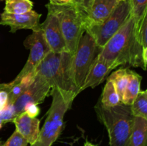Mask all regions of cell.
Here are the masks:
<instances>
[{"label":"cell","mask_w":147,"mask_h":146,"mask_svg":"<svg viewBox=\"0 0 147 146\" xmlns=\"http://www.w3.org/2000/svg\"><path fill=\"white\" fill-rule=\"evenodd\" d=\"M136 34L134 20L130 14L119 31L100 48L98 56L113 70L129 64L146 70L147 54L144 52Z\"/></svg>","instance_id":"1"},{"label":"cell","mask_w":147,"mask_h":146,"mask_svg":"<svg viewBox=\"0 0 147 146\" xmlns=\"http://www.w3.org/2000/svg\"><path fill=\"white\" fill-rule=\"evenodd\" d=\"M73 56L68 52H50L35 70V74L42 77L51 89H57L63 97L71 104L78 94L72 74Z\"/></svg>","instance_id":"2"},{"label":"cell","mask_w":147,"mask_h":146,"mask_svg":"<svg viewBox=\"0 0 147 146\" xmlns=\"http://www.w3.org/2000/svg\"><path fill=\"white\" fill-rule=\"evenodd\" d=\"M95 110L98 120L107 129L110 146H129L134 119L130 106L121 102L106 107L98 102Z\"/></svg>","instance_id":"3"},{"label":"cell","mask_w":147,"mask_h":146,"mask_svg":"<svg viewBox=\"0 0 147 146\" xmlns=\"http://www.w3.org/2000/svg\"><path fill=\"white\" fill-rule=\"evenodd\" d=\"M47 10L57 17L67 45V50L74 54L82 34L85 31L83 14L73 3L65 5L46 4Z\"/></svg>","instance_id":"4"},{"label":"cell","mask_w":147,"mask_h":146,"mask_svg":"<svg viewBox=\"0 0 147 146\" xmlns=\"http://www.w3.org/2000/svg\"><path fill=\"white\" fill-rule=\"evenodd\" d=\"M50 94L53 97V102L47 117L40 130L37 140L30 146H52L63 130L65 114L72 104L63 97L57 89H51Z\"/></svg>","instance_id":"5"},{"label":"cell","mask_w":147,"mask_h":146,"mask_svg":"<svg viewBox=\"0 0 147 146\" xmlns=\"http://www.w3.org/2000/svg\"><path fill=\"white\" fill-rule=\"evenodd\" d=\"M93 37L85 31L78 44L72 60V74L73 82L78 94L93 60L100 51Z\"/></svg>","instance_id":"6"},{"label":"cell","mask_w":147,"mask_h":146,"mask_svg":"<svg viewBox=\"0 0 147 146\" xmlns=\"http://www.w3.org/2000/svg\"><path fill=\"white\" fill-rule=\"evenodd\" d=\"M131 0L121 1L111 15L99 25L93 26L86 31H88L99 48H102L124 24L131 14Z\"/></svg>","instance_id":"7"},{"label":"cell","mask_w":147,"mask_h":146,"mask_svg":"<svg viewBox=\"0 0 147 146\" xmlns=\"http://www.w3.org/2000/svg\"><path fill=\"white\" fill-rule=\"evenodd\" d=\"M24 44L26 48L30 49V53L28 60L16 79H20L24 76L35 74V70L42 60L50 52L42 29L33 31V33L26 38Z\"/></svg>","instance_id":"8"},{"label":"cell","mask_w":147,"mask_h":146,"mask_svg":"<svg viewBox=\"0 0 147 146\" xmlns=\"http://www.w3.org/2000/svg\"><path fill=\"white\" fill-rule=\"evenodd\" d=\"M51 87L40 76L35 74L32 82L20 94L14 102L16 115L24 112V107L29 103L39 104L42 102L50 93Z\"/></svg>","instance_id":"9"},{"label":"cell","mask_w":147,"mask_h":146,"mask_svg":"<svg viewBox=\"0 0 147 146\" xmlns=\"http://www.w3.org/2000/svg\"><path fill=\"white\" fill-rule=\"evenodd\" d=\"M40 28L50 52L55 53L68 52L60 23L54 14L48 11L45 21L40 24Z\"/></svg>","instance_id":"10"},{"label":"cell","mask_w":147,"mask_h":146,"mask_svg":"<svg viewBox=\"0 0 147 146\" xmlns=\"http://www.w3.org/2000/svg\"><path fill=\"white\" fill-rule=\"evenodd\" d=\"M41 14L35 11H28L21 14H9L3 12L1 14V25L9 26L10 27V32L14 33L19 29H32V31L40 30V19Z\"/></svg>","instance_id":"11"},{"label":"cell","mask_w":147,"mask_h":146,"mask_svg":"<svg viewBox=\"0 0 147 146\" xmlns=\"http://www.w3.org/2000/svg\"><path fill=\"white\" fill-rule=\"evenodd\" d=\"M121 0H94L83 15L85 31L93 26L102 24L111 15Z\"/></svg>","instance_id":"12"},{"label":"cell","mask_w":147,"mask_h":146,"mask_svg":"<svg viewBox=\"0 0 147 146\" xmlns=\"http://www.w3.org/2000/svg\"><path fill=\"white\" fill-rule=\"evenodd\" d=\"M13 123L16 130L27 140L30 145L37 140L40 133V120L37 117H30L24 112L17 115Z\"/></svg>","instance_id":"13"},{"label":"cell","mask_w":147,"mask_h":146,"mask_svg":"<svg viewBox=\"0 0 147 146\" xmlns=\"http://www.w3.org/2000/svg\"><path fill=\"white\" fill-rule=\"evenodd\" d=\"M112 70L113 69L111 66L103 61L98 56H96L89 68L80 92L88 87L94 88L100 84Z\"/></svg>","instance_id":"14"},{"label":"cell","mask_w":147,"mask_h":146,"mask_svg":"<svg viewBox=\"0 0 147 146\" xmlns=\"http://www.w3.org/2000/svg\"><path fill=\"white\" fill-rule=\"evenodd\" d=\"M35 74H30L24 76L20 79H14L11 82L0 84V88L6 90L8 93V103L14 104L20 94L28 87L34 80Z\"/></svg>","instance_id":"15"},{"label":"cell","mask_w":147,"mask_h":146,"mask_svg":"<svg viewBox=\"0 0 147 146\" xmlns=\"http://www.w3.org/2000/svg\"><path fill=\"white\" fill-rule=\"evenodd\" d=\"M142 79V76L138 73L128 69V83L121 98V103L126 105H131L141 90Z\"/></svg>","instance_id":"16"},{"label":"cell","mask_w":147,"mask_h":146,"mask_svg":"<svg viewBox=\"0 0 147 146\" xmlns=\"http://www.w3.org/2000/svg\"><path fill=\"white\" fill-rule=\"evenodd\" d=\"M147 120L134 117L129 146H146Z\"/></svg>","instance_id":"17"},{"label":"cell","mask_w":147,"mask_h":146,"mask_svg":"<svg viewBox=\"0 0 147 146\" xmlns=\"http://www.w3.org/2000/svg\"><path fill=\"white\" fill-rule=\"evenodd\" d=\"M100 104L106 107H111L120 104L121 98L116 92L113 82L107 80L106 85L102 93Z\"/></svg>","instance_id":"18"},{"label":"cell","mask_w":147,"mask_h":146,"mask_svg":"<svg viewBox=\"0 0 147 146\" xmlns=\"http://www.w3.org/2000/svg\"><path fill=\"white\" fill-rule=\"evenodd\" d=\"M33 2L30 0H6L4 12L21 14L32 10Z\"/></svg>","instance_id":"19"},{"label":"cell","mask_w":147,"mask_h":146,"mask_svg":"<svg viewBox=\"0 0 147 146\" xmlns=\"http://www.w3.org/2000/svg\"><path fill=\"white\" fill-rule=\"evenodd\" d=\"M108 80L113 82L121 102V98L128 83V68H121L116 70L109 76Z\"/></svg>","instance_id":"20"},{"label":"cell","mask_w":147,"mask_h":146,"mask_svg":"<svg viewBox=\"0 0 147 146\" xmlns=\"http://www.w3.org/2000/svg\"><path fill=\"white\" fill-rule=\"evenodd\" d=\"M131 107L132 115L134 117L147 120V91L140 90Z\"/></svg>","instance_id":"21"},{"label":"cell","mask_w":147,"mask_h":146,"mask_svg":"<svg viewBox=\"0 0 147 146\" xmlns=\"http://www.w3.org/2000/svg\"><path fill=\"white\" fill-rule=\"evenodd\" d=\"M131 15L134 20L135 29L137 33L141 21L147 12V0H131Z\"/></svg>","instance_id":"22"},{"label":"cell","mask_w":147,"mask_h":146,"mask_svg":"<svg viewBox=\"0 0 147 146\" xmlns=\"http://www.w3.org/2000/svg\"><path fill=\"white\" fill-rule=\"evenodd\" d=\"M136 37L138 42L142 47L144 52L147 54V12L141 21Z\"/></svg>","instance_id":"23"},{"label":"cell","mask_w":147,"mask_h":146,"mask_svg":"<svg viewBox=\"0 0 147 146\" xmlns=\"http://www.w3.org/2000/svg\"><path fill=\"white\" fill-rule=\"evenodd\" d=\"M27 140L15 130L8 140L0 146H27Z\"/></svg>","instance_id":"24"},{"label":"cell","mask_w":147,"mask_h":146,"mask_svg":"<svg viewBox=\"0 0 147 146\" xmlns=\"http://www.w3.org/2000/svg\"><path fill=\"white\" fill-rule=\"evenodd\" d=\"M16 116L17 115H16L14 104L8 103L7 106L0 111V121L3 124L9 123V122H12Z\"/></svg>","instance_id":"25"},{"label":"cell","mask_w":147,"mask_h":146,"mask_svg":"<svg viewBox=\"0 0 147 146\" xmlns=\"http://www.w3.org/2000/svg\"><path fill=\"white\" fill-rule=\"evenodd\" d=\"M24 112L30 117H36L40 114V107L38 104H34V103H29L26 104L24 107Z\"/></svg>","instance_id":"26"},{"label":"cell","mask_w":147,"mask_h":146,"mask_svg":"<svg viewBox=\"0 0 147 146\" xmlns=\"http://www.w3.org/2000/svg\"><path fill=\"white\" fill-rule=\"evenodd\" d=\"M93 1L94 0H74L73 3L78 7L79 9L83 13V15H84L90 8Z\"/></svg>","instance_id":"27"},{"label":"cell","mask_w":147,"mask_h":146,"mask_svg":"<svg viewBox=\"0 0 147 146\" xmlns=\"http://www.w3.org/2000/svg\"><path fill=\"white\" fill-rule=\"evenodd\" d=\"M50 4L53 5H65V4H71L74 0H49Z\"/></svg>","instance_id":"28"},{"label":"cell","mask_w":147,"mask_h":146,"mask_svg":"<svg viewBox=\"0 0 147 146\" xmlns=\"http://www.w3.org/2000/svg\"><path fill=\"white\" fill-rule=\"evenodd\" d=\"M83 146H97V145H96L93 144V143H90V142L88 141H86V143H84V145Z\"/></svg>","instance_id":"29"},{"label":"cell","mask_w":147,"mask_h":146,"mask_svg":"<svg viewBox=\"0 0 147 146\" xmlns=\"http://www.w3.org/2000/svg\"><path fill=\"white\" fill-rule=\"evenodd\" d=\"M2 125H3V123L0 121V130H1V128L2 127Z\"/></svg>","instance_id":"30"},{"label":"cell","mask_w":147,"mask_h":146,"mask_svg":"<svg viewBox=\"0 0 147 146\" xmlns=\"http://www.w3.org/2000/svg\"><path fill=\"white\" fill-rule=\"evenodd\" d=\"M121 1H125V0H121Z\"/></svg>","instance_id":"31"},{"label":"cell","mask_w":147,"mask_h":146,"mask_svg":"<svg viewBox=\"0 0 147 146\" xmlns=\"http://www.w3.org/2000/svg\"><path fill=\"white\" fill-rule=\"evenodd\" d=\"M0 1H2V0H0Z\"/></svg>","instance_id":"32"}]
</instances>
